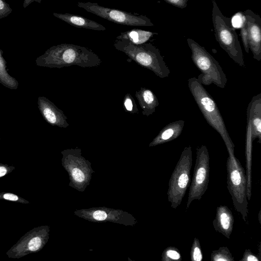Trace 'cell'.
I'll use <instances>...</instances> for the list:
<instances>
[{"mask_svg":"<svg viewBox=\"0 0 261 261\" xmlns=\"http://www.w3.org/2000/svg\"><path fill=\"white\" fill-rule=\"evenodd\" d=\"M166 3L178 8H186L189 0H164Z\"/></svg>","mask_w":261,"mask_h":261,"instance_id":"obj_26","label":"cell"},{"mask_svg":"<svg viewBox=\"0 0 261 261\" xmlns=\"http://www.w3.org/2000/svg\"><path fill=\"white\" fill-rule=\"evenodd\" d=\"M245 17L249 37V49L253 57L261 60V18L250 9L243 13Z\"/></svg>","mask_w":261,"mask_h":261,"instance_id":"obj_12","label":"cell"},{"mask_svg":"<svg viewBox=\"0 0 261 261\" xmlns=\"http://www.w3.org/2000/svg\"><path fill=\"white\" fill-rule=\"evenodd\" d=\"M139 104L142 109L143 115L149 116L155 111L159 102L154 93L150 89L142 87L135 93Z\"/></svg>","mask_w":261,"mask_h":261,"instance_id":"obj_18","label":"cell"},{"mask_svg":"<svg viewBox=\"0 0 261 261\" xmlns=\"http://www.w3.org/2000/svg\"><path fill=\"white\" fill-rule=\"evenodd\" d=\"M187 43L191 51L192 60L201 72L197 79L202 85L214 84L219 88H225L227 80L218 62L197 42L188 38Z\"/></svg>","mask_w":261,"mask_h":261,"instance_id":"obj_6","label":"cell"},{"mask_svg":"<svg viewBox=\"0 0 261 261\" xmlns=\"http://www.w3.org/2000/svg\"><path fill=\"white\" fill-rule=\"evenodd\" d=\"M77 6L88 12L118 24L132 27H152L154 25L146 16L106 7L97 3L79 2Z\"/></svg>","mask_w":261,"mask_h":261,"instance_id":"obj_9","label":"cell"},{"mask_svg":"<svg viewBox=\"0 0 261 261\" xmlns=\"http://www.w3.org/2000/svg\"><path fill=\"white\" fill-rule=\"evenodd\" d=\"M192 161V147H185L169 181L167 198L173 208L181 204L190 185Z\"/></svg>","mask_w":261,"mask_h":261,"instance_id":"obj_7","label":"cell"},{"mask_svg":"<svg viewBox=\"0 0 261 261\" xmlns=\"http://www.w3.org/2000/svg\"><path fill=\"white\" fill-rule=\"evenodd\" d=\"M158 34V33L156 32L134 29L121 32L116 39L126 40L132 43L140 44L146 43L153 35Z\"/></svg>","mask_w":261,"mask_h":261,"instance_id":"obj_19","label":"cell"},{"mask_svg":"<svg viewBox=\"0 0 261 261\" xmlns=\"http://www.w3.org/2000/svg\"><path fill=\"white\" fill-rule=\"evenodd\" d=\"M74 214L80 218L93 222H111L132 226L138 223L137 220L127 212L105 206L77 210Z\"/></svg>","mask_w":261,"mask_h":261,"instance_id":"obj_11","label":"cell"},{"mask_svg":"<svg viewBox=\"0 0 261 261\" xmlns=\"http://www.w3.org/2000/svg\"><path fill=\"white\" fill-rule=\"evenodd\" d=\"M247 122L252 141L258 139V142L261 143V93L254 96L248 104Z\"/></svg>","mask_w":261,"mask_h":261,"instance_id":"obj_13","label":"cell"},{"mask_svg":"<svg viewBox=\"0 0 261 261\" xmlns=\"http://www.w3.org/2000/svg\"><path fill=\"white\" fill-rule=\"evenodd\" d=\"M190 91L207 123L221 136L226 148H234V145L226 129L224 120L216 103L195 77L188 81Z\"/></svg>","mask_w":261,"mask_h":261,"instance_id":"obj_3","label":"cell"},{"mask_svg":"<svg viewBox=\"0 0 261 261\" xmlns=\"http://www.w3.org/2000/svg\"><path fill=\"white\" fill-rule=\"evenodd\" d=\"M124 109L130 114L138 113L139 110L134 98L129 93H127L124 96L123 100Z\"/></svg>","mask_w":261,"mask_h":261,"instance_id":"obj_23","label":"cell"},{"mask_svg":"<svg viewBox=\"0 0 261 261\" xmlns=\"http://www.w3.org/2000/svg\"><path fill=\"white\" fill-rule=\"evenodd\" d=\"M41 240L39 237H35L32 239L29 243V249L31 251H36L40 247Z\"/></svg>","mask_w":261,"mask_h":261,"instance_id":"obj_27","label":"cell"},{"mask_svg":"<svg viewBox=\"0 0 261 261\" xmlns=\"http://www.w3.org/2000/svg\"><path fill=\"white\" fill-rule=\"evenodd\" d=\"M240 34L243 44L244 47L245 51L249 53V37L247 29L245 17L243 15V19L241 25Z\"/></svg>","mask_w":261,"mask_h":261,"instance_id":"obj_24","label":"cell"},{"mask_svg":"<svg viewBox=\"0 0 261 261\" xmlns=\"http://www.w3.org/2000/svg\"><path fill=\"white\" fill-rule=\"evenodd\" d=\"M210 175V156L205 145L197 148L196 159L190 183L187 208L194 200H200L208 188Z\"/></svg>","mask_w":261,"mask_h":261,"instance_id":"obj_10","label":"cell"},{"mask_svg":"<svg viewBox=\"0 0 261 261\" xmlns=\"http://www.w3.org/2000/svg\"><path fill=\"white\" fill-rule=\"evenodd\" d=\"M185 121L179 120L166 125L149 143V147H153L174 140L181 134Z\"/></svg>","mask_w":261,"mask_h":261,"instance_id":"obj_16","label":"cell"},{"mask_svg":"<svg viewBox=\"0 0 261 261\" xmlns=\"http://www.w3.org/2000/svg\"><path fill=\"white\" fill-rule=\"evenodd\" d=\"M114 46L130 60L149 69L161 79L168 77L170 71L160 50L150 43L135 44L126 40L116 39Z\"/></svg>","mask_w":261,"mask_h":261,"instance_id":"obj_2","label":"cell"},{"mask_svg":"<svg viewBox=\"0 0 261 261\" xmlns=\"http://www.w3.org/2000/svg\"><path fill=\"white\" fill-rule=\"evenodd\" d=\"M190 255L191 261H202L203 260V255L200 243L197 238L194 239Z\"/></svg>","mask_w":261,"mask_h":261,"instance_id":"obj_22","label":"cell"},{"mask_svg":"<svg viewBox=\"0 0 261 261\" xmlns=\"http://www.w3.org/2000/svg\"><path fill=\"white\" fill-rule=\"evenodd\" d=\"M54 15L68 24L79 28L99 31H103L106 29L101 24L76 14L65 13H54Z\"/></svg>","mask_w":261,"mask_h":261,"instance_id":"obj_17","label":"cell"},{"mask_svg":"<svg viewBox=\"0 0 261 261\" xmlns=\"http://www.w3.org/2000/svg\"><path fill=\"white\" fill-rule=\"evenodd\" d=\"M4 197L6 199L12 201H16L18 199V197L16 195L9 193L5 194Z\"/></svg>","mask_w":261,"mask_h":261,"instance_id":"obj_28","label":"cell"},{"mask_svg":"<svg viewBox=\"0 0 261 261\" xmlns=\"http://www.w3.org/2000/svg\"><path fill=\"white\" fill-rule=\"evenodd\" d=\"M234 221L233 214L227 206L220 205L217 207L216 216L213 221L216 231L229 239L232 232Z\"/></svg>","mask_w":261,"mask_h":261,"instance_id":"obj_15","label":"cell"},{"mask_svg":"<svg viewBox=\"0 0 261 261\" xmlns=\"http://www.w3.org/2000/svg\"><path fill=\"white\" fill-rule=\"evenodd\" d=\"M4 7L3 2L0 0V9H2Z\"/></svg>","mask_w":261,"mask_h":261,"instance_id":"obj_30","label":"cell"},{"mask_svg":"<svg viewBox=\"0 0 261 261\" xmlns=\"http://www.w3.org/2000/svg\"><path fill=\"white\" fill-rule=\"evenodd\" d=\"M61 153L62 165L69 175V186L79 192L85 191L95 172L91 163L82 155L79 148L66 149Z\"/></svg>","mask_w":261,"mask_h":261,"instance_id":"obj_8","label":"cell"},{"mask_svg":"<svg viewBox=\"0 0 261 261\" xmlns=\"http://www.w3.org/2000/svg\"><path fill=\"white\" fill-rule=\"evenodd\" d=\"M260 258L251 252L249 249H246L242 258L239 261H260Z\"/></svg>","mask_w":261,"mask_h":261,"instance_id":"obj_25","label":"cell"},{"mask_svg":"<svg viewBox=\"0 0 261 261\" xmlns=\"http://www.w3.org/2000/svg\"><path fill=\"white\" fill-rule=\"evenodd\" d=\"M228 157L226 162L227 187L231 196L235 210L246 222L248 214L247 197V177L246 171L235 156L234 148H227Z\"/></svg>","mask_w":261,"mask_h":261,"instance_id":"obj_5","label":"cell"},{"mask_svg":"<svg viewBox=\"0 0 261 261\" xmlns=\"http://www.w3.org/2000/svg\"><path fill=\"white\" fill-rule=\"evenodd\" d=\"M162 261H181L182 256L177 248L173 246L168 247L162 253Z\"/></svg>","mask_w":261,"mask_h":261,"instance_id":"obj_21","label":"cell"},{"mask_svg":"<svg viewBox=\"0 0 261 261\" xmlns=\"http://www.w3.org/2000/svg\"><path fill=\"white\" fill-rule=\"evenodd\" d=\"M102 63L92 50L80 45L63 43L50 48L43 56L41 65L61 68L72 65L83 68L97 67Z\"/></svg>","mask_w":261,"mask_h":261,"instance_id":"obj_1","label":"cell"},{"mask_svg":"<svg viewBox=\"0 0 261 261\" xmlns=\"http://www.w3.org/2000/svg\"><path fill=\"white\" fill-rule=\"evenodd\" d=\"M212 2V22L217 41L232 60L245 67L242 49L231 19L222 14L215 1Z\"/></svg>","mask_w":261,"mask_h":261,"instance_id":"obj_4","label":"cell"},{"mask_svg":"<svg viewBox=\"0 0 261 261\" xmlns=\"http://www.w3.org/2000/svg\"><path fill=\"white\" fill-rule=\"evenodd\" d=\"M39 107L44 118L51 125L62 128L69 126L64 112L47 98H39Z\"/></svg>","mask_w":261,"mask_h":261,"instance_id":"obj_14","label":"cell"},{"mask_svg":"<svg viewBox=\"0 0 261 261\" xmlns=\"http://www.w3.org/2000/svg\"><path fill=\"white\" fill-rule=\"evenodd\" d=\"M211 261H234V259L227 247H221L213 250L211 255Z\"/></svg>","mask_w":261,"mask_h":261,"instance_id":"obj_20","label":"cell"},{"mask_svg":"<svg viewBox=\"0 0 261 261\" xmlns=\"http://www.w3.org/2000/svg\"><path fill=\"white\" fill-rule=\"evenodd\" d=\"M7 170L5 167H0V177L4 176L6 173Z\"/></svg>","mask_w":261,"mask_h":261,"instance_id":"obj_29","label":"cell"},{"mask_svg":"<svg viewBox=\"0 0 261 261\" xmlns=\"http://www.w3.org/2000/svg\"><path fill=\"white\" fill-rule=\"evenodd\" d=\"M260 210L259 211V213H258V221L259 222V223L260 224L261 223V222H260Z\"/></svg>","mask_w":261,"mask_h":261,"instance_id":"obj_31","label":"cell"}]
</instances>
